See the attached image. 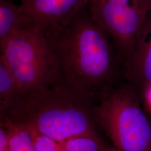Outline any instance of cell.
Returning <instances> with one entry per match:
<instances>
[{"instance_id": "6da1fadb", "label": "cell", "mask_w": 151, "mask_h": 151, "mask_svg": "<svg viewBox=\"0 0 151 151\" xmlns=\"http://www.w3.org/2000/svg\"><path fill=\"white\" fill-rule=\"evenodd\" d=\"M60 80L99 100L125 79V65L113 41L92 19L88 5L67 24L44 30Z\"/></svg>"}, {"instance_id": "7a4b0ae2", "label": "cell", "mask_w": 151, "mask_h": 151, "mask_svg": "<svg viewBox=\"0 0 151 151\" xmlns=\"http://www.w3.org/2000/svg\"><path fill=\"white\" fill-rule=\"evenodd\" d=\"M96 101L60 80L50 86L21 93L1 116L57 142L78 136L97 138L92 121Z\"/></svg>"}, {"instance_id": "3957f363", "label": "cell", "mask_w": 151, "mask_h": 151, "mask_svg": "<svg viewBox=\"0 0 151 151\" xmlns=\"http://www.w3.org/2000/svg\"><path fill=\"white\" fill-rule=\"evenodd\" d=\"M142 98L125 80L98 100L95 119L121 151H151V122L142 108Z\"/></svg>"}, {"instance_id": "277c9868", "label": "cell", "mask_w": 151, "mask_h": 151, "mask_svg": "<svg viewBox=\"0 0 151 151\" xmlns=\"http://www.w3.org/2000/svg\"><path fill=\"white\" fill-rule=\"evenodd\" d=\"M0 56L14 76L21 93L60 81L58 62L46 34L36 25L17 30L0 42Z\"/></svg>"}, {"instance_id": "5b68a950", "label": "cell", "mask_w": 151, "mask_h": 151, "mask_svg": "<svg viewBox=\"0 0 151 151\" xmlns=\"http://www.w3.org/2000/svg\"><path fill=\"white\" fill-rule=\"evenodd\" d=\"M92 19L108 34L125 60L146 16L151 0H88Z\"/></svg>"}, {"instance_id": "8992f818", "label": "cell", "mask_w": 151, "mask_h": 151, "mask_svg": "<svg viewBox=\"0 0 151 151\" xmlns=\"http://www.w3.org/2000/svg\"><path fill=\"white\" fill-rule=\"evenodd\" d=\"M124 64L125 79L144 96L151 88V10L135 37Z\"/></svg>"}, {"instance_id": "52a82bcc", "label": "cell", "mask_w": 151, "mask_h": 151, "mask_svg": "<svg viewBox=\"0 0 151 151\" xmlns=\"http://www.w3.org/2000/svg\"><path fill=\"white\" fill-rule=\"evenodd\" d=\"M34 25L43 29L67 24L88 4V0H20Z\"/></svg>"}, {"instance_id": "ba28073f", "label": "cell", "mask_w": 151, "mask_h": 151, "mask_svg": "<svg viewBox=\"0 0 151 151\" xmlns=\"http://www.w3.org/2000/svg\"><path fill=\"white\" fill-rule=\"evenodd\" d=\"M32 25L21 5H15L12 0H0V42Z\"/></svg>"}, {"instance_id": "9c48e42d", "label": "cell", "mask_w": 151, "mask_h": 151, "mask_svg": "<svg viewBox=\"0 0 151 151\" xmlns=\"http://www.w3.org/2000/svg\"><path fill=\"white\" fill-rule=\"evenodd\" d=\"M1 124L7 130L10 151H37L34 142L27 127L6 116H1Z\"/></svg>"}, {"instance_id": "30bf717a", "label": "cell", "mask_w": 151, "mask_h": 151, "mask_svg": "<svg viewBox=\"0 0 151 151\" xmlns=\"http://www.w3.org/2000/svg\"><path fill=\"white\" fill-rule=\"evenodd\" d=\"M20 91L11 71L0 56V111L1 114L9 108L19 97Z\"/></svg>"}, {"instance_id": "8fae6325", "label": "cell", "mask_w": 151, "mask_h": 151, "mask_svg": "<svg viewBox=\"0 0 151 151\" xmlns=\"http://www.w3.org/2000/svg\"><path fill=\"white\" fill-rule=\"evenodd\" d=\"M58 151H100L103 146L98 138L78 136L57 142Z\"/></svg>"}, {"instance_id": "7c38bea8", "label": "cell", "mask_w": 151, "mask_h": 151, "mask_svg": "<svg viewBox=\"0 0 151 151\" xmlns=\"http://www.w3.org/2000/svg\"><path fill=\"white\" fill-rule=\"evenodd\" d=\"M28 130L32 135L37 151H58L57 141L32 130Z\"/></svg>"}, {"instance_id": "4fadbf2b", "label": "cell", "mask_w": 151, "mask_h": 151, "mask_svg": "<svg viewBox=\"0 0 151 151\" xmlns=\"http://www.w3.org/2000/svg\"><path fill=\"white\" fill-rule=\"evenodd\" d=\"M0 151H10L8 133L5 127L1 124L0 127Z\"/></svg>"}, {"instance_id": "5bb4252c", "label": "cell", "mask_w": 151, "mask_h": 151, "mask_svg": "<svg viewBox=\"0 0 151 151\" xmlns=\"http://www.w3.org/2000/svg\"><path fill=\"white\" fill-rule=\"evenodd\" d=\"M100 151H122L119 149L114 147V148H109V147H103L101 150Z\"/></svg>"}]
</instances>
